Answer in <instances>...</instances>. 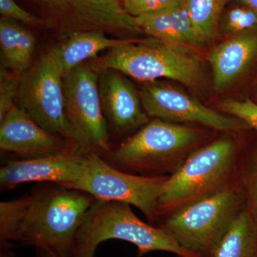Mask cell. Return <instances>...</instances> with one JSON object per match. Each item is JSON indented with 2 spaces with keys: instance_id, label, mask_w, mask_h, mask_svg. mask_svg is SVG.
Returning <instances> with one entry per match:
<instances>
[{
  "instance_id": "cell-16",
  "label": "cell",
  "mask_w": 257,
  "mask_h": 257,
  "mask_svg": "<svg viewBox=\"0 0 257 257\" xmlns=\"http://www.w3.org/2000/svg\"><path fill=\"white\" fill-rule=\"evenodd\" d=\"M257 56V32L234 35L213 47L207 54L212 69L214 87L221 92L249 67Z\"/></svg>"
},
{
  "instance_id": "cell-21",
  "label": "cell",
  "mask_w": 257,
  "mask_h": 257,
  "mask_svg": "<svg viewBox=\"0 0 257 257\" xmlns=\"http://www.w3.org/2000/svg\"><path fill=\"white\" fill-rule=\"evenodd\" d=\"M223 31L234 35L257 30V13L247 7H235L228 10L221 16L220 23Z\"/></svg>"
},
{
  "instance_id": "cell-5",
  "label": "cell",
  "mask_w": 257,
  "mask_h": 257,
  "mask_svg": "<svg viewBox=\"0 0 257 257\" xmlns=\"http://www.w3.org/2000/svg\"><path fill=\"white\" fill-rule=\"evenodd\" d=\"M204 139V134L197 128L155 119L111 151L109 157L120 170L161 176L173 173Z\"/></svg>"
},
{
  "instance_id": "cell-30",
  "label": "cell",
  "mask_w": 257,
  "mask_h": 257,
  "mask_svg": "<svg viewBox=\"0 0 257 257\" xmlns=\"http://www.w3.org/2000/svg\"><path fill=\"white\" fill-rule=\"evenodd\" d=\"M37 257H40V256H39V254H37Z\"/></svg>"
},
{
  "instance_id": "cell-10",
  "label": "cell",
  "mask_w": 257,
  "mask_h": 257,
  "mask_svg": "<svg viewBox=\"0 0 257 257\" xmlns=\"http://www.w3.org/2000/svg\"><path fill=\"white\" fill-rule=\"evenodd\" d=\"M62 77L48 52L40 56L23 74L16 106L46 131L69 143L64 124Z\"/></svg>"
},
{
  "instance_id": "cell-8",
  "label": "cell",
  "mask_w": 257,
  "mask_h": 257,
  "mask_svg": "<svg viewBox=\"0 0 257 257\" xmlns=\"http://www.w3.org/2000/svg\"><path fill=\"white\" fill-rule=\"evenodd\" d=\"M87 170L74 189L96 200L126 203L140 209L150 221L158 217L157 204L167 176L127 173L96 155L88 156Z\"/></svg>"
},
{
  "instance_id": "cell-13",
  "label": "cell",
  "mask_w": 257,
  "mask_h": 257,
  "mask_svg": "<svg viewBox=\"0 0 257 257\" xmlns=\"http://www.w3.org/2000/svg\"><path fill=\"white\" fill-rule=\"evenodd\" d=\"M0 149L2 152L12 154L21 160L50 156L70 150L77 151L63 138L37 124L16 105L0 122Z\"/></svg>"
},
{
  "instance_id": "cell-20",
  "label": "cell",
  "mask_w": 257,
  "mask_h": 257,
  "mask_svg": "<svg viewBox=\"0 0 257 257\" xmlns=\"http://www.w3.org/2000/svg\"><path fill=\"white\" fill-rule=\"evenodd\" d=\"M229 0H185L193 25L203 42L216 37L225 6Z\"/></svg>"
},
{
  "instance_id": "cell-9",
  "label": "cell",
  "mask_w": 257,
  "mask_h": 257,
  "mask_svg": "<svg viewBox=\"0 0 257 257\" xmlns=\"http://www.w3.org/2000/svg\"><path fill=\"white\" fill-rule=\"evenodd\" d=\"M47 28L63 36L81 31H100L121 37L140 34L119 0H33Z\"/></svg>"
},
{
  "instance_id": "cell-28",
  "label": "cell",
  "mask_w": 257,
  "mask_h": 257,
  "mask_svg": "<svg viewBox=\"0 0 257 257\" xmlns=\"http://www.w3.org/2000/svg\"><path fill=\"white\" fill-rule=\"evenodd\" d=\"M243 5L247 7L257 13V0H240Z\"/></svg>"
},
{
  "instance_id": "cell-25",
  "label": "cell",
  "mask_w": 257,
  "mask_h": 257,
  "mask_svg": "<svg viewBox=\"0 0 257 257\" xmlns=\"http://www.w3.org/2000/svg\"><path fill=\"white\" fill-rule=\"evenodd\" d=\"M181 0H122L123 8L132 18L165 9Z\"/></svg>"
},
{
  "instance_id": "cell-6",
  "label": "cell",
  "mask_w": 257,
  "mask_h": 257,
  "mask_svg": "<svg viewBox=\"0 0 257 257\" xmlns=\"http://www.w3.org/2000/svg\"><path fill=\"white\" fill-rule=\"evenodd\" d=\"M244 201L243 191L230 184L168 214L158 227L189 252L209 257Z\"/></svg>"
},
{
  "instance_id": "cell-24",
  "label": "cell",
  "mask_w": 257,
  "mask_h": 257,
  "mask_svg": "<svg viewBox=\"0 0 257 257\" xmlns=\"http://www.w3.org/2000/svg\"><path fill=\"white\" fill-rule=\"evenodd\" d=\"M0 13L2 17L21 22L32 28H47L46 22L42 18H37L22 8L15 0H0Z\"/></svg>"
},
{
  "instance_id": "cell-27",
  "label": "cell",
  "mask_w": 257,
  "mask_h": 257,
  "mask_svg": "<svg viewBox=\"0 0 257 257\" xmlns=\"http://www.w3.org/2000/svg\"><path fill=\"white\" fill-rule=\"evenodd\" d=\"M11 246V242L1 243V257H15L10 250Z\"/></svg>"
},
{
  "instance_id": "cell-19",
  "label": "cell",
  "mask_w": 257,
  "mask_h": 257,
  "mask_svg": "<svg viewBox=\"0 0 257 257\" xmlns=\"http://www.w3.org/2000/svg\"><path fill=\"white\" fill-rule=\"evenodd\" d=\"M209 257H257V218L242 208Z\"/></svg>"
},
{
  "instance_id": "cell-26",
  "label": "cell",
  "mask_w": 257,
  "mask_h": 257,
  "mask_svg": "<svg viewBox=\"0 0 257 257\" xmlns=\"http://www.w3.org/2000/svg\"><path fill=\"white\" fill-rule=\"evenodd\" d=\"M246 187L249 195V207L257 218V155L251 164L246 181Z\"/></svg>"
},
{
  "instance_id": "cell-22",
  "label": "cell",
  "mask_w": 257,
  "mask_h": 257,
  "mask_svg": "<svg viewBox=\"0 0 257 257\" xmlns=\"http://www.w3.org/2000/svg\"><path fill=\"white\" fill-rule=\"evenodd\" d=\"M23 74L17 73L2 67L0 69V122L16 105V98Z\"/></svg>"
},
{
  "instance_id": "cell-1",
  "label": "cell",
  "mask_w": 257,
  "mask_h": 257,
  "mask_svg": "<svg viewBox=\"0 0 257 257\" xmlns=\"http://www.w3.org/2000/svg\"><path fill=\"white\" fill-rule=\"evenodd\" d=\"M96 199L87 193L47 184L0 203V243L35 246L56 257H72L77 234Z\"/></svg>"
},
{
  "instance_id": "cell-17",
  "label": "cell",
  "mask_w": 257,
  "mask_h": 257,
  "mask_svg": "<svg viewBox=\"0 0 257 257\" xmlns=\"http://www.w3.org/2000/svg\"><path fill=\"white\" fill-rule=\"evenodd\" d=\"M133 40L111 38L100 31L72 32L48 52L62 77L79 64L96 58L101 51L126 45Z\"/></svg>"
},
{
  "instance_id": "cell-18",
  "label": "cell",
  "mask_w": 257,
  "mask_h": 257,
  "mask_svg": "<svg viewBox=\"0 0 257 257\" xmlns=\"http://www.w3.org/2000/svg\"><path fill=\"white\" fill-rule=\"evenodd\" d=\"M36 39L18 22L2 17L0 19L1 67L23 74L31 68Z\"/></svg>"
},
{
  "instance_id": "cell-14",
  "label": "cell",
  "mask_w": 257,
  "mask_h": 257,
  "mask_svg": "<svg viewBox=\"0 0 257 257\" xmlns=\"http://www.w3.org/2000/svg\"><path fill=\"white\" fill-rule=\"evenodd\" d=\"M99 90L109 133L122 135L150 121L140 93L119 71L106 69L99 72Z\"/></svg>"
},
{
  "instance_id": "cell-12",
  "label": "cell",
  "mask_w": 257,
  "mask_h": 257,
  "mask_svg": "<svg viewBox=\"0 0 257 257\" xmlns=\"http://www.w3.org/2000/svg\"><path fill=\"white\" fill-rule=\"evenodd\" d=\"M88 156L70 150L39 158L8 161L0 168V187L10 190L20 184L40 182L74 189L87 170Z\"/></svg>"
},
{
  "instance_id": "cell-15",
  "label": "cell",
  "mask_w": 257,
  "mask_h": 257,
  "mask_svg": "<svg viewBox=\"0 0 257 257\" xmlns=\"http://www.w3.org/2000/svg\"><path fill=\"white\" fill-rule=\"evenodd\" d=\"M133 23L140 33L168 45L189 48L204 44L193 25L185 0L160 11L133 18Z\"/></svg>"
},
{
  "instance_id": "cell-7",
  "label": "cell",
  "mask_w": 257,
  "mask_h": 257,
  "mask_svg": "<svg viewBox=\"0 0 257 257\" xmlns=\"http://www.w3.org/2000/svg\"><path fill=\"white\" fill-rule=\"evenodd\" d=\"M62 84L69 143L84 155L109 157V130L101 108L99 72L84 62L65 74Z\"/></svg>"
},
{
  "instance_id": "cell-2",
  "label": "cell",
  "mask_w": 257,
  "mask_h": 257,
  "mask_svg": "<svg viewBox=\"0 0 257 257\" xmlns=\"http://www.w3.org/2000/svg\"><path fill=\"white\" fill-rule=\"evenodd\" d=\"M109 239L133 243L138 247V257L155 251L199 257L182 248L160 227L142 221L130 204L96 200L79 230L72 257H95L99 245Z\"/></svg>"
},
{
  "instance_id": "cell-4",
  "label": "cell",
  "mask_w": 257,
  "mask_h": 257,
  "mask_svg": "<svg viewBox=\"0 0 257 257\" xmlns=\"http://www.w3.org/2000/svg\"><path fill=\"white\" fill-rule=\"evenodd\" d=\"M87 63L97 72L115 69L145 82L167 78L194 87L202 79L201 61L190 49L168 45L155 38L133 40Z\"/></svg>"
},
{
  "instance_id": "cell-3",
  "label": "cell",
  "mask_w": 257,
  "mask_h": 257,
  "mask_svg": "<svg viewBox=\"0 0 257 257\" xmlns=\"http://www.w3.org/2000/svg\"><path fill=\"white\" fill-rule=\"evenodd\" d=\"M237 147L232 139H218L199 147L168 177L158 204V217L219 192L231 184Z\"/></svg>"
},
{
  "instance_id": "cell-23",
  "label": "cell",
  "mask_w": 257,
  "mask_h": 257,
  "mask_svg": "<svg viewBox=\"0 0 257 257\" xmlns=\"http://www.w3.org/2000/svg\"><path fill=\"white\" fill-rule=\"evenodd\" d=\"M219 109L224 114L234 116L257 131V104L250 99H226L221 101Z\"/></svg>"
},
{
  "instance_id": "cell-11",
  "label": "cell",
  "mask_w": 257,
  "mask_h": 257,
  "mask_svg": "<svg viewBox=\"0 0 257 257\" xmlns=\"http://www.w3.org/2000/svg\"><path fill=\"white\" fill-rule=\"evenodd\" d=\"M148 116L172 123H197L219 132L237 133L249 128L246 123L203 105L175 88L158 82H147L140 92Z\"/></svg>"
},
{
  "instance_id": "cell-29",
  "label": "cell",
  "mask_w": 257,
  "mask_h": 257,
  "mask_svg": "<svg viewBox=\"0 0 257 257\" xmlns=\"http://www.w3.org/2000/svg\"><path fill=\"white\" fill-rule=\"evenodd\" d=\"M37 254L40 257H56L52 253L47 252V251H42V250H37Z\"/></svg>"
}]
</instances>
